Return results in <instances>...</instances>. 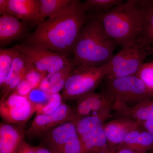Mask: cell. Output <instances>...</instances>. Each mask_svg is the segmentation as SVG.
Segmentation results:
<instances>
[{"label":"cell","instance_id":"6","mask_svg":"<svg viewBox=\"0 0 153 153\" xmlns=\"http://www.w3.org/2000/svg\"><path fill=\"white\" fill-rule=\"evenodd\" d=\"M153 54V47L139 40L122 47L108 62L109 71L105 79L135 75L149 55Z\"/></svg>","mask_w":153,"mask_h":153},{"label":"cell","instance_id":"30","mask_svg":"<svg viewBox=\"0 0 153 153\" xmlns=\"http://www.w3.org/2000/svg\"><path fill=\"white\" fill-rule=\"evenodd\" d=\"M17 153H35L33 146L25 141L24 142L19 148Z\"/></svg>","mask_w":153,"mask_h":153},{"label":"cell","instance_id":"4","mask_svg":"<svg viewBox=\"0 0 153 153\" xmlns=\"http://www.w3.org/2000/svg\"><path fill=\"white\" fill-rule=\"evenodd\" d=\"M108 108L78 120L75 125L83 153H111L105 133L104 124L111 115Z\"/></svg>","mask_w":153,"mask_h":153},{"label":"cell","instance_id":"3","mask_svg":"<svg viewBox=\"0 0 153 153\" xmlns=\"http://www.w3.org/2000/svg\"><path fill=\"white\" fill-rule=\"evenodd\" d=\"M117 46L95 16L86 22L74 44L72 54L75 66L105 65L113 57Z\"/></svg>","mask_w":153,"mask_h":153},{"label":"cell","instance_id":"31","mask_svg":"<svg viewBox=\"0 0 153 153\" xmlns=\"http://www.w3.org/2000/svg\"><path fill=\"white\" fill-rule=\"evenodd\" d=\"M0 14L1 16L6 14H10L8 0H0Z\"/></svg>","mask_w":153,"mask_h":153},{"label":"cell","instance_id":"1","mask_svg":"<svg viewBox=\"0 0 153 153\" xmlns=\"http://www.w3.org/2000/svg\"><path fill=\"white\" fill-rule=\"evenodd\" d=\"M84 3L72 0L59 13L37 25L25 44L68 57L87 21Z\"/></svg>","mask_w":153,"mask_h":153},{"label":"cell","instance_id":"9","mask_svg":"<svg viewBox=\"0 0 153 153\" xmlns=\"http://www.w3.org/2000/svg\"><path fill=\"white\" fill-rule=\"evenodd\" d=\"M13 48L25 55L36 70L44 76L60 71L74 62L56 52L25 44H17Z\"/></svg>","mask_w":153,"mask_h":153},{"label":"cell","instance_id":"11","mask_svg":"<svg viewBox=\"0 0 153 153\" xmlns=\"http://www.w3.org/2000/svg\"><path fill=\"white\" fill-rule=\"evenodd\" d=\"M74 110V108L63 102L52 113L37 115L30 127L25 130V134L31 137H41L56 127L71 122Z\"/></svg>","mask_w":153,"mask_h":153},{"label":"cell","instance_id":"24","mask_svg":"<svg viewBox=\"0 0 153 153\" xmlns=\"http://www.w3.org/2000/svg\"><path fill=\"white\" fill-rule=\"evenodd\" d=\"M122 0H87L84 3L87 11L92 10L96 13V16L105 14L122 3Z\"/></svg>","mask_w":153,"mask_h":153},{"label":"cell","instance_id":"28","mask_svg":"<svg viewBox=\"0 0 153 153\" xmlns=\"http://www.w3.org/2000/svg\"><path fill=\"white\" fill-rule=\"evenodd\" d=\"M51 94L37 88L31 91L27 97L34 104H43L47 102Z\"/></svg>","mask_w":153,"mask_h":153},{"label":"cell","instance_id":"27","mask_svg":"<svg viewBox=\"0 0 153 153\" xmlns=\"http://www.w3.org/2000/svg\"><path fill=\"white\" fill-rule=\"evenodd\" d=\"M153 95V62L143 63L135 74Z\"/></svg>","mask_w":153,"mask_h":153},{"label":"cell","instance_id":"22","mask_svg":"<svg viewBox=\"0 0 153 153\" xmlns=\"http://www.w3.org/2000/svg\"><path fill=\"white\" fill-rule=\"evenodd\" d=\"M72 0H39V8L42 18H51L63 11Z\"/></svg>","mask_w":153,"mask_h":153},{"label":"cell","instance_id":"15","mask_svg":"<svg viewBox=\"0 0 153 153\" xmlns=\"http://www.w3.org/2000/svg\"><path fill=\"white\" fill-rule=\"evenodd\" d=\"M112 111L119 117L129 118L138 122L153 120V99H148L133 106L115 101Z\"/></svg>","mask_w":153,"mask_h":153},{"label":"cell","instance_id":"20","mask_svg":"<svg viewBox=\"0 0 153 153\" xmlns=\"http://www.w3.org/2000/svg\"><path fill=\"white\" fill-rule=\"evenodd\" d=\"M35 68L33 63L25 55L17 51L10 71L1 89L9 85L20 74L24 72L31 71Z\"/></svg>","mask_w":153,"mask_h":153},{"label":"cell","instance_id":"12","mask_svg":"<svg viewBox=\"0 0 153 153\" xmlns=\"http://www.w3.org/2000/svg\"><path fill=\"white\" fill-rule=\"evenodd\" d=\"M76 106L71 122L75 124L79 120L101 112L108 108L112 109L115 100L106 92H92L76 100Z\"/></svg>","mask_w":153,"mask_h":153},{"label":"cell","instance_id":"7","mask_svg":"<svg viewBox=\"0 0 153 153\" xmlns=\"http://www.w3.org/2000/svg\"><path fill=\"white\" fill-rule=\"evenodd\" d=\"M105 80L103 91L113 98L115 102H120L128 106L132 104L133 106L153 97L137 75Z\"/></svg>","mask_w":153,"mask_h":153},{"label":"cell","instance_id":"26","mask_svg":"<svg viewBox=\"0 0 153 153\" xmlns=\"http://www.w3.org/2000/svg\"><path fill=\"white\" fill-rule=\"evenodd\" d=\"M140 41L153 47V1H151Z\"/></svg>","mask_w":153,"mask_h":153},{"label":"cell","instance_id":"10","mask_svg":"<svg viewBox=\"0 0 153 153\" xmlns=\"http://www.w3.org/2000/svg\"><path fill=\"white\" fill-rule=\"evenodd\" d=\"M36 111V105L27 97L15 92L0 101V115L6 123L25 126Z\"/></svg>","mask_w":153,"mask_h":153},{"label":"cell","instance_id":"29","mask_svg":"<svg viewBox=\"0 0 153 153\" xmlns=\"http://www.w3.org/2000/svg\"><path fill=\"white\" fill-rule=\"evenodd\" d=\"M138 123L142 128L149 132L153 136V120Z\"/></svg>","mask_w":153,"mask_h":153},{"label":"cell","instance_id":"2","mask_svg":"<svg viewBox=\"0 0 153 153\" xmlns=\"http://www.w3.org/2000/svg\"><path fill=\"white\" fill-rule=\"evenodd\" d=\"M151 2L128 0L97 16L107 34L122 48L140 40Z\"/></svg>","mask_w":153,"mask_h":153},{"label":"cell","instance_id":"18","mask_svg":"<svg viewBox=\"0 0 153 153\" xmlns=\"http://www.w3.org/2000/svg\"><path fill=\"white\" fill-rule=\"evenodd\" d=\"M121 148L147 153L153 149V136L140 127L127 134L117 150Z\"/></svg>","mask_w":153,"mask_h":153},{"label":"cell","instance_id":"5","mask_svg":"<svg viewBox=\"0 0 153 153\" xmlns=\"http://www.w3.org/2000/svg\"><path fill=\"white\" fill-rule=\"evenodd\" d=\"M108 63L99 67L78 66L71 72L61 95L63 100H76L88 94L94 92L108 71Z\"/></svg>","mask_w":153,"mask_h":153},{"label":"cell","instance_id":"17","mask_svg":"<svg viewBox=\"0 0 153 153\" xmlns=\"http://www.w3.org/2000/svg\"><path fill=\"white\" fill-rule=\"evenodd\" d=\"M26 30L24 23L11 14L0 17V45L1 47L9 44L22 36Z\"/></svg>","mask_w":153,"mask_h":153},{"label":"cell","instance_id":"23","mask_svg":"<svg viewBox=\"0 0 153 153\" xmlns=\"http://www.w3.org/2000/svg\"><path fill=\"white\" fill-rule=\"evenodd\" d=\"M17 52L13 48L0 50V88L7 77Z\"/></svg>","mask_w":153,"mask_h":153},{"label":"cell","instance_id":"21","mask_svg":"<svg viewBox=\"0 0 153 153\" xmlns=\"http://www.w3.org/2000/svg\"><path fill=\"white\" fill-rule=\"evenodd\" d=\"M44 77L36 69H33L26 75L13 92L27 97L31 91L39 88Z\"/></svg>","mask_w":153,"mask_h":153},{"label":"cell","instance_id":"14","mask_svg":"<svg viewBox=\"0 0 153 153\" xmlns=\"http://www.w3.org/2000/svg\"><path fill=\"white\" fill-rule=\"evenodd\" d=\"M25 126L1 122L0 123V153H17L25 141Z\"/></svg>","mask_w":153,"mask_h":153},{"label":"cell","instance_id":"34","mask_svg":"<svg viewBox=\"0 0 153 153\" xmlns=\"http://www.w3.org/2000/svg\"><path fill=\"white\" fill-rule=\"evenodd\" d=\"M151 153H153V149L150 151Z\"/></svg>","mask_w":153,"mask_h":153},{"label":"cell","instance_id":"13","mask_svg":"<svg viewBox=\"0 0 153 153\" xmlns=\"http://www.w3.org/2000/svg\"><path fill=\"white\" fill-rule=\"evenodd\" d=\"M140 127L137 121L127 117H120L105 123V133L111 153H115L127 134Z\"/></svg>","mask_w":153,"mask_h":153},{"label":"cell","instance_id":"33","mask_svg":"<svg viewBox=\"0 0 153 153\" xmlns=\"http://www.w3.org/2000/svg\"><path fill=\"white\" fill-rule=\"evenodd\" d=\"M33 149L35 153H51L43 146H33Z\"/></svg>","mask_w":153,"mask_h":153},{"label":"cell","instance_id":"16","mask_svg":"<svg viewBox=\"0 0 153 153\" xmlns=\"http://www.w3.org/2000/svg\"><path fill=\"white\" fill-rule=\"evenodd\" d=\"M10 14L24 22L37 25L44 22L39 8V0H8Z\"/></svg>","mask_w":153,"mask_h":153},{"label":"cell","instance_id":"32","mask_svg":"<svg viewBox=\"0 0 153 153\" xmlns=\"http://www.w3.org/2000/svg\"><path fill=\"white\" fill-rule=\"evenodd\" d=\"M115 153H146L126 148H120Z\"/></svg>","mask_w":153,"mask_h":153},{"label":"cell","instance_id":"25","mask_svg":"<svg viewBox=\"0 0 153 153\" xmlns=\"http://www.w3.org/2000/svg\"><path fill=\"white\" fill-rule=\"evenodd\" d=\"M63 98L59 93L51 94L47 102L36 105L37 115L51 114L57 110L63 103Z\"/></svg>","mask_w":153,"mask_h":153},{"label":"cell","instance_id":"19","mask_svg":"<svg viewBox=\"0 0 153 153\" xmlns=\"http://www.w3.org/2000/svg\"><path fill=\"white\" fill-rule=\"evenodd\" d=\"M75 67L74 62L60 71L44 77L38 88L49 94L59 93L63 90L67 79Z\"/></svg>","mask_w":153,"mask_h":153},{"label":"cell","instance_id":"8","mask_svg":"<svg viewBox=\"0 0 153 153\" xmlns=\"http://www.w3.org/2000/svg\"><path fill=\"white\" fill-rule=\"evenodd\" d=\"M43 145L51 153H83L76 126L67 122L41 137Z\"/></svg>","mask_w":153,"mask_h":153}]
</instances>
